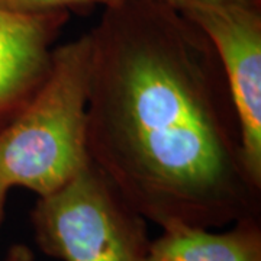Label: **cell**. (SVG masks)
I'll use <instances>...</instances> for the list:
<instances>
[{
  "label": "cell",
  "instance_id": "9c48e42d",
  "mask_svg": "<svg viewBox=\"0 0 261 261\" xmlns=\"http://www.w3.org/2000/svg\"><path fill=\"white\" fill-rule=\"evenodd\" d=\"M5 261H37L34 251L25 244H15L8 251Z\"/></svg>",
  "mask_w": 261,
  "mask_h": 261
},
{
  "label": "cell",
  "instance_id": "3957f363",
  "mask_svg": "<svg viewBox=\"0 0 261 261\" xmlns=\"http://www.w3.org/2000/svg\"><path fill=\"white\" fill-rule=\"evenodd\" d=\"M34 237L61 261H144L151 251L147 221L89 161L31 211Z\"/></svg>",
  "mask_w": 261,
  "mask_h": 261
},
{
  "label": "cell",
  "instance_id": "8fae6325",
  "mask_svg": "<svg viewBox=\"0 0 261 261\" xmlns=\"http://www.w3.org/2000/svg\"><path fill=\"white\" fill-rule=\"evenodd\" d=\"M144 261H164V260H163V258H160L157 254H154L152 251H149V254L147 255V258H145Z\"/></svg>",
  "mask_w": 261,
  "mask_h": 261
},
{
  "label": "cell",
  "instance_id": "30bf717a",
  "mask_svg": "<svg viewBox=\"0 0 261 261\" xmlns=\"http://www.w3.org/2000/svg\"><path fill=\"white\" fill-rule=\"evenodd\" d=\"M10 187H8L5 183H0V228L3 224V218H5V209H6V200L9 195Z\"/></svg>",
  "mask_w": 261,
  "mask_h": 261
},
{
  "label": "cell",
  "instance_id": "8992f818",
  "mask_svg": "<svg viewBox=\"0 0 261 261\" xmlns=\"http://www.w3.org/2000/svg\"><path fill=\"white\" fill-rule=\"evenodd\" d=\"M151 251L164 261H261V219L244 218L221 232L176 225L163 229Z\"/></svg>",
  "mask_w": 261,
  "mask_h": 261
},
{
  "label": "cell",
  "instance_id": "277c9868",
  "mask_svg": "<svg viewBox=\"0 0 261 261\" xmlns=\"http://www.w3.org/2000/svg\"><path fill=\"white\" fill-rule=\"evenodd\" d=\"M212 42L238 118L245 166L261 187V0L181 12Z\"/></svg>",
  "mask_w": 261,
  "mask_h": 261
},
{
  "label": "cell",
  "instance_id": "5b68a950",
  "mask_svg": "<svg viewBox=\"0 0 261 261\" xmlns=\"http://www.w3.org/2000/svg\"><path fill=\"white\" fill-rule=\"evenodd\" d=\"M68 12L15 15L0 10V130L8 126L47 79L57 38Z\"/></svg>",
  "mask_w": 261,
  "mask_h": 261
},
{
  "label": "cell",
  "instance_id": "7a4b0ae2",
  "mask_svg": "<svg viewBox=\"0 0 261 261\" xmlns=\"http://www.w3.org/2000/svg\"><path fill=\"white\" fill-rule=\"evenodd\" d=\"M89 32L54 48L47 79L0 130V183L45 196L89 164Z\"/></svg>",
  "mask_w": 261,
  "mask_h": 261
},
{
  "label": "cell",
  "instance_id": "ba28073f",
  "mask_svg": "<svg viewBox=\"0 0 261 261\" xmlns=\"http://www.w3.org/2000/svg\"><path fill=\"white\" fill-rule=\"evenodd\" d=\"M170 8H174L178 12L200 6V5H216V3H228V2H250V0H157Z\"/></svg>",
  "mask_w": 261,
  "mask_h": 261
},
{
  "label": "cell",
  "instance_id": "52a82bcc",
  "mask_svg": "<svg viewBox=\"0 0 261 261\" xmlns=\"http://www.w3.org/2000/svg\"><path fill=\"white\" fill-rule=\"evenodd\" d=\"M122 0H0V10L15 15H45L54 12H79L97 5L112 6Z\"/></svg>",
  "mask_w": 261,
  "mask_h": 261
},
{
  "label": "cell",
  "instance_id": "6da1fadb",
  "mask_svg": "<svg viewBox=\"0 0 261 261\" xmlns=\"http://www.w3.org/2000/svg\"><path fill=\"white\" fill-rule=\"evenodd\" d=\"M89 37L87 152L125 200L161 229L260 216L261 187L202 29L157 0H122Z\"/></svg>",
  "mask_w": 261,
  "mask_h": 261
}]
</instances>
